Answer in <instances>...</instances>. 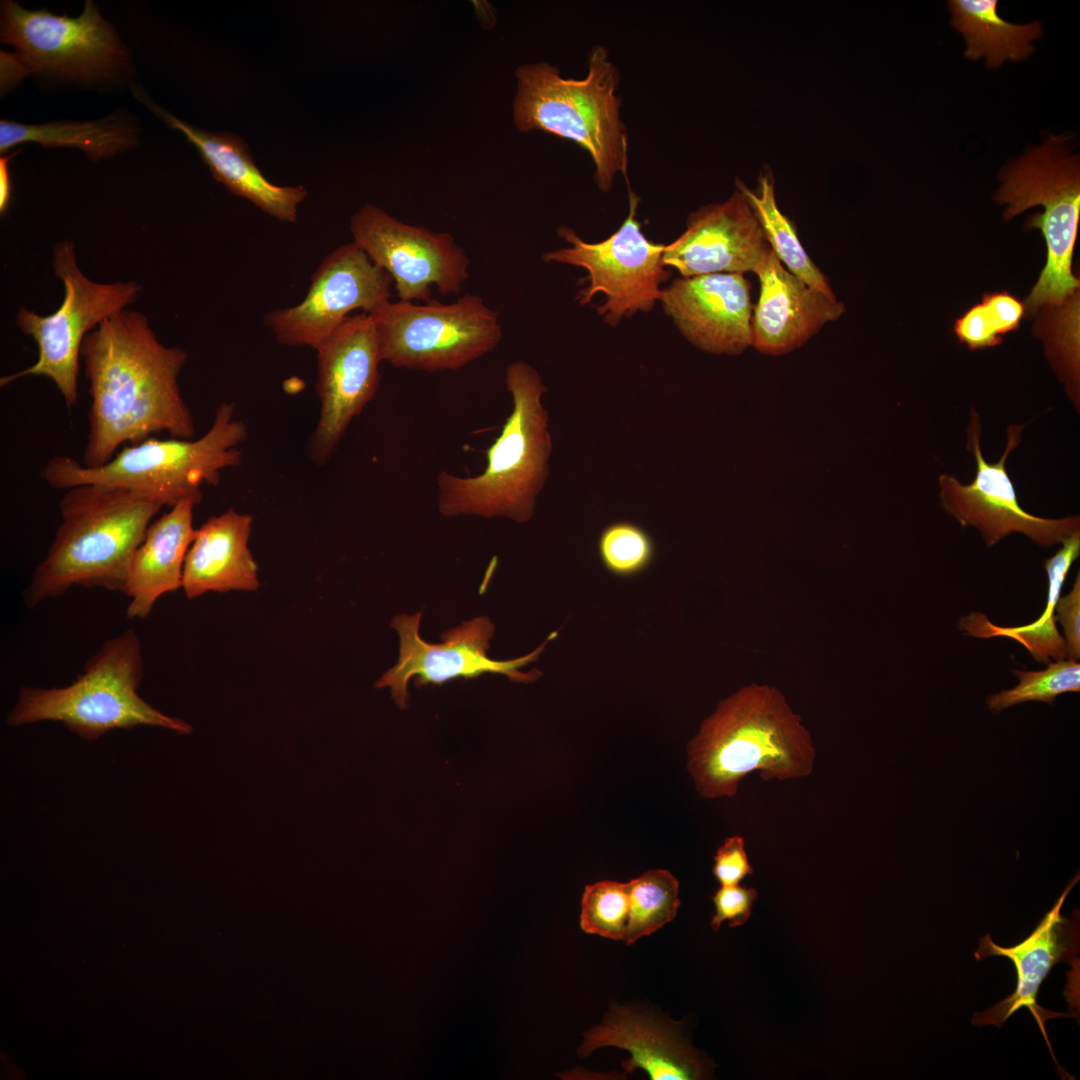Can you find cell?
<instances>
[{
	"label": "cell",
	"instance_id": "1",
	"mask_svg": "<svg viewBox=\"0 0 1080 1080\" xmlns=\"http://www.w3.org/2000/svg\"><path fill=\"white\" fill-rule=\"evenodd\" d=\"M187 357L185 350L162 344L148 318L134 310L112 315L85 336L81 358L91 405L84 466H102L121 446L155 433L194 438L178 384Z\"/></svg>",
	"mask_w": 1080,
	"mask_h": 1080
},
{
	"label": "cell",
	"instance_id": "34",
	"mask_svg": "<svg viewBox=\"0 0 1080 1080\" xmlns=\"http://www.w3.org/2000/svg\"><path fill=\"white\" fill-rule=\"evenodd\" d=\"M954 330L958 339L972 350L996 346L1002 341L996 316L983 301L959 318Z\"/></svg>",
	"mask_w": 1080,
	"mask_h": 1080
},
{
	"label": "cell",
	"instance_id": "21",
	"mask_svg": "<svg viewBox=\"0 0 1080 1080\" xmlns=\"http://www.w3.org/2000/svg\"><path fill=\"white\" fill-rule=\"evenodd\" d=\"M753 272L760 291L752 310L751 345L763 354L782 355L799 348L845 311L835 294L789 272L768 244Z\"/></svg>",
	"mask_w": 1080,
	"mask_h": 1080
},
{
	"label": "cell",
	"instance_id": "12",
	"mask_svg": "<svg viewBox=\"0 0 1080 1080\" xmlns=\"http://www.w3.org/2000/svg\"><path fill=\"white\" fill-rule=\"evenodd\" d=\"M1024 426L1009 425L1002 456L997 462H987L980 445V416L972 407L967 427V449L976 461L974 480L963 484L948 474H942L938 478L939 497L944 510L961 526L977 529L987 546H993L1009 534L1017 532L1042 547H1050L1062 543L1080 530L1078 515L1043 518L1025 511L1020 506L1006 470V461L1019 445Z\"/></svg>",
	"mask_w": 1080,
	"mask_h": 1080
},
{
	"label": "cell",
	"instance_id": "22",
	"mask_svg": "<svg viewBox=\"0 0 1080 1080\" xmlns=\"http://www.w3.org/2000/svg\"><path fill=\"white\" fill-rule=\"evenodd\" d=\"M613 1046L628 1051L626 1073L644 1070L652 1080H700L710 1071L706 1059L682 1036L678 1023L629 1006L611 1004L602 1022L588 1029L580 1056Z\"/></svg>",
	"mask_w": 1080,
	"mask_h": 1080
},
{
	"label": "cell",
	"instance_id": "36",
	"mask_svg": "<svg viewBox=\"0 0 1080 1080\" xmlns=\"http://www.w3.org/2000/svg\"><path fill=\"white\" fill-rule=\"evenodd\" d=\"M712 871L721 886L738 885L753 874L742 836L733 835L724 840L714 856Z\"/></svg>",
	"mask_w": 1080,
	"mask_h": 1080
},
{
	"label": "cell",
	"instance_id": "31",
	"mask_svg": "<svg viewBox=\"0 0 1080 1080\" xmlns=\"http://www.w3.org/2000/svg\"><path fill=\"white\" fill-rule=\"evenodd\" d=\"M1013 674L1019 679L1014 688L987 697V707L993 713L1029 701L1052 704L1058 695L1080 690V664L1067 658L1049 663L1044 670H1014Z\"/></svg>",
	"mask_w": 1080,
	"mask_h": 1080
},
{
	"label": "cell",
	"instance_id": "25",
	"mask_svg": "<svg viewBox=\"0 0 1080 1080\" xmlns=\"http://www.w3.org/2000/svg\"><path fill=\"white\" fill-rule=\"evenodd\" d=\"M195 503L183 501L149 525L132 558L124 594L128 619H145L158 599L182 588L187 552L196 530Z\"/></svg>",
	"mask_w": 1080,
	"mask_h": 1080
},
{
	"label": "cell",
	"instance_id": "9",
	"mask_svg": "<svg viewBox=\"0 0 1080 1080\" xmlns=\"http://www.w3.org/2000/svg\"><path fill=\"white\" fill-rule=\"evenodd\" d=\"M52 265L64 286L62 304L50 315L19 308L17 326L37 344L38 359L28 368L1 377L0 386L25 376H44L54 382L66 407L72 409L79 398V360L85 336L132 304L141 285L135 281L99 283L89 279L80 270L70 241L54 247Z\"/></svg>",
	"mask_w": 1080,
	"mask_h": 1080
},
{
	"label": "cell",
	"instance_id": "4",
	"mask_svg": "<svg viewBox=\"0 0 1080 1080\" xmlns=\"http://www.w3.org/2000/svg\"><path fill=\"white\" fill-rule=\"evenodd\" d=\"M505 384L512 411L486 452L484 470L469 477L447 471L437 475V508L445 517H506L523 523L534 514L552 452L549 416L541 402L547 388L521 360L508 364Z\"/></svg>",
	"mask_w": 1080,
	"mask_h": 1080
},
{
	"label": "cell",
	"instance_id": "37",
	"mask_svg": "<svg viewBox=\"0 0 1080 1080\" xmlns=\"http://www.w3.org/2000/svg\"><path fill=\"white\" fill-rule=\"evenodd\" d=\"M1055 610L1056 620L1063 628L1066 645V658L1078 661L1080 658V574L1074 580L1071 591L1059 597Z\"/></svg>",
	"mask_w": 1080,
	"mask_h": 1080
},
{
	"label": "cell",
	"instance_id": "14",
	"mask_svg": "<svg viewBox=\"0 0 1080 1080\" xmlns=\"http://www.w3.org/2000/svg\"><path fill=\"white\" fill-rule=\"evenodd\" d=\"M353 242L389 274L401 301L428 302L436 286L442 295L458 294L469 278L470 260L447 232L404 223L366 204L350 220Z\"/></svg>",
	"mask_w": 1080,
	"mask_h": 1080
},
{
	"label": "cell",
	"instance_id": "6",
	"mask_svg": "<svg viewBox=\"0 0 1080 1080\" xmlns=\"http://www.w3.org/2000/svg\"><path fill=\"white\" fill-rule=\"evenodd\" d=\"M234 403H222L208 431L198 439L147 438L122 447L106 464L91 468L68 455H56L40 470L51 488L105 484L133 489L158 499L164 507L202 501L203 485L217 486L221 472L241 462L238 446L246 425L234 417Z\"/></svg>",
	"mask_w": 1080,
	"mask_h": 1080
},
{
	"label": "cell",
	"instance_id": "16",
	"mask_svg": "<svg viewBox=\"0 0 1080 1080\" xmlns=\"http://www.w3.org/2000/svg\"><path fill=\"white\" fill-rule=\"evenodd\" d=\"M392 278L354 242L324 257L305 298L269 312L265 325L277 341L316 349L356 309L370 314L390 301Z\"/></svg>",
	"mask_w": 1080,
	"mask_h": 1080
},
{
	"label": "cell",
	"instance_id": "39",
	"mask_svg": "<svg viewBox=\"0 0 1080 1080\" xmlns=\"http://www.w3.org/2000/svg\"><path fill=\"white\" fill-rule=\"evenodd\" d=\"M32 73L29 66L18 54L1 51V91H6L26 75Z\"/></svg>",
	"mask_w": 1080,
	"mask_h": 1080
},
{
	"label": "cell",
	"instance_id": "10",
	"mask_svg": "<svg viewBox=\"0 0 1080 1080\" xmlns=\"http://www.w3.org/2000/svg\"><path fill=\"white\" fill-rule=\"evenodd\" d=\"M370 315L382 359L396 368L458 370L493 351L503 337L499 313L476 294L448 304L388 301Z\"/></svg>",
	"mask_w": 1080,
	"mask_h": 1080
},
{
	"label": "cell",
	"instance_id": "27",
	"mask_svg": "<svg viewBox=\"0 0 1080 1080\" xmlns=\"http://www.w3.org/2000/svg\"><path fill=\"white\" fill-rule=\"evenodd\" d=\"M1080 555V530L1062 541V547L1044 562L1048 578L1046 607L1035 621L1021 626L1003 627L992 623L981 612L961 618L959 628L978 638L1007 637L1022 644L1038 662L1066 659V645L1056 626L1055 606L1066 576Z\"/></svg>",
	"mask_w": 1080,
	"mask_h": 1080
},
{
	"label": "cell",
	"instance_id": "5",
	"mask_svg": "<svg viewBox=\"0 0 1080 1080\" xmlns=\"http://www.w3.org/2000/svg\"><path fill=\"white\" fill-rule=\"evenodd\" d=\"M515 77L513 120L520 132L543 131L579 145L590 155L595 182L603 192L611 189L618 173L628 181L620 77L606 47H592L587 75L581 79L565 78L547 62L522 65Z\"/></svg>",
	"mask_w": 1080,
	"mask_h": 1080
},
{
	"label": "cell",
	"instance_id": "18",
	"mask_svg": "<svg viewBox=\"0 0 1080 1080\" xmlns=\"http://www.w3.org/2000/svg\"><path fill=\"white\" fill-rule=\"evenodd\" d=\"M1079 878L1077 873L1054 906L1020 943L1003 947L994 943L990 934H985L979 940V946L974 952L975 958L982 960L990 956H1001L1010 959L1016 970V986L1010 995L988 1010L975 1013L972 1017L973 1024L995 1025L1000 1028L1016 1011L1027 1008L1036 1019L1050 1048L1044 1028L1045 1021L1070 1015L1042 1008L1037 1003V997L1042 982L1052 968L1060 962H1071L1079 951L1078 913L1076 915L1074 911L1071 917L1061 914L1063 903Z\"/></svg>",
	"mask_w": 1080,
	"mask_h": 1080
},
{
	"label": "cell",
	"instance_id": "28",
	"mask_svg": "<svg viewBox=\"0 0 1080 1080\" xmlns=\"http://www.w3.org/2000/svg\"><path fill=\"white\" fill-rule=\"evenodd\" d=\"M136 140L135 129L113 115L95 121L36 125L0 121L1 153L17 144L35 142L49 148L80 149L91 160L99 161L131 149Z\"/></svg>",
	"mask_w": 1080,
	"mask_h": 1080
},
{
	"label": "cell",
	"instance_id": "17",
	"mask_svg": "<svg viewBox=\"0 0 1080 1080\" xmlns=\"http://www.w3.org/2000/svg\"><path fill=\"white\" fill-rule=\"evenodd\" d=\"M315 350L321 409L311 455L320 463L375 396L383 359L375 322L366 312L348 316Z\"/></svg>",
	"mask_w": 1080,
	"mask_h": 1080
},
{
	"label": "cell",
	"instance_id": "32",
	"mask_svg": "<svg viewBox=\"0 0 1080 1080\" xmlns=\"http://www.w3.org/2000/svg\"><path fill=\"white\" fill-rule=\"evenodd\" d=\"M598 554L603 566L618 577L643 572L653 561L655 546L651 536L632 522H614L603 529L598 539Z\"/></svg>",
	"mask_w": 1080,
	"mask_h": 1080
},
{
	"label": "cell",
	"instance_id": "38",
	"mask_svg": "<svg viewBox=\"0 0 1080 1080\" xmlns=\"http://www.w3.org/2000/svg\"><path fill=\"white\" fill-rule=\"evenodd\" d=\"M995 314L1001 334L1018 328L1024 314L1023 304L1007 292L986 294L982 300Z\"/></svg>",
	"mask_w": 1080,
	"mask_h": 1080
},
{
	"label": "cell",
	"instance_id": "19",
	"mask_svg": "<svg viewBox=\"0 0 1080 1080\" xmlns=\"http://www.w3.org/2000/svg\"><path fill=\"white\" fill-rule=\"evenodd\" d=\"M665 313L699 349L736 355L751 345L753 305L742 273L680 277L662 289Z\"/></svg>",
	"mask_w": 1080,
	"mask_h": 1080
},
{
	"label": "cell",
	"instance_id": "11",
	"mask_svg": "<svg viewBox=\"0 0 1080 1080\" xmlns=\"http://www.w3.org/2000/svg\"><path fill=\"white\" fill-rule=\"evenodd\" d=\"M629 192V212L621 226L600 242H586L568 226L557 229L558 236L569 244L542 255L544 262L562 263L587 271L586 286L576 294L581 305L597 295L604 302L597 312L606 324L617 326L623 317L650 311L660 301L661 283L669 273L662 262L665 245L650 241L636 219L639 197Z\"/></svg>",
	"mask_w": 1080,
	"mask_h": 1080
},
{
	"label": "cell",
	"instance_id": "2",
	"mask_svg": "<svg viewBox=\"0 0 1080 1080\" xmlns=\"http://www.w3.org/2000/svg\"><path fill=\"white\" fill-rule=\"evenodd\" d=\"M163 507L152 496L120 486L67 489L55 537L24 591L26 605L36 607L74 586L124 593L134 553Z\"/></svg>",
	"mask_w": 1080,
	"mask_h": 1080
},
{
	"label": "cell",
	"instance_id": "30",
	"mask_svg": "<svg viewBox=\"0 0 1080 1080\" xmlns=\"http://www.w3.org/2000/svg\"><path fill=\"white\" fill-rule=\"evenodd\" d=\"M627 945L652 934L672 921L680 906L679 882L667 870H649L628 882Z\"/></svg>",
	"mask_w": 1080,
	"mask_h": 1080
},
{
	"label": "cell",
	"instance_id": "35",
	"mask_svg": "<svg viewBox=\"0 0 1080 1080\" xmlns=\"http://www.w3.org/2000/svg\"><path fill=\"white\" fill-rule=\"evenodd\" d=\"M755 888L741 885L721 886L713 895L715 913L710 925L717 932L727 921L730 927L743 925L750 917L755 900Z\"/></svg>",
	"mask_w": 1080,
	"mask_h": 1080
},
{
	"label": "cell",
	"instance_id": "13",
	"mask_svg": "<svg viewBox=\"0 0 1080 1080\" xmlns=\"http://www.w3.org/2000/svg\"><path fill=\"white\" fill-rule=\"evenodd\" d=\"M1 41L16 49L32 73L92 80L109 77L127 60L115 30L90 0L78 17L31 11L4 1Z\"/></svg>",
	"mask_w": 1080,
	"mask_h": 1080
},
{
	"label": "cell",
	"instance_id": "33",
	"mask_svg": "<svg viewBox=\"0 0 1080 1080\" xmlns=\"http://www.w3.org/2000/svg\"><path fill=\"white\" fill-rule=\"evenodd\" d=\"M580 925L584 932L624 940L629 915V885L600 881L585 887Z\"/></svg>",
	"mask_w": 1080,
	"mask_h": 1080
},
{
	"label": "cell",
	"instance_id": "29",
	"mask_svg": "<svg viewBox=\"0 0 1080 1080\" xmlns=\"http://www.w3.org/2000/svg\"><path fill=\"white\" fill-rule=\"evenodd\" d=\"M761 227L764 240L786 269L810 286L834 294L827 278L803 248L792 221L779 209L771 170H763L755 190L741 180L735 181Z\"/></svg>",
	"mask_w": 1080,
	"mask_h": 1080
},
{
	"label": "cell",
	"instance_id": "15",
	"mask_svg": "<svg viewBox=\"0 0 1080 1080\" xmlns=\"http://www.w3.org/2000/svg\"><path fill=\"white\" fill-rule=\"evenodd\" d=\"M422 611L415 615L396 616L391 626L400 639L399 658L375 684L376 688L389 687L392 699L400 708L408 704V682L415 676V684H442L454 678H475L484 673L508 676L516 682H533L541 676L539 670L528 673L520 669L536 661L546 644L557 636V631L531 653L507 661L492 660L487 655L489 640L495 626L488 617H476L463 622L443 634L440 644H430L419 636Z\"/></svg>",
	"mask_w": 1080,
	"mask_h": 1080
},
{
	"label": "cell",
	"instance_id": "7",
	"mask_svg": "<svg viewBox=\"0 0 1080 1080\" xmlns=\"http://www.w3.org/2000/svg\"><path fill=\"white\" fill-rule=\"evenodd\" d=\"M144 675L142 647L133 629L106 640L66 687H22L7 716L10 726L61 722L86 740L137 726L189 734L192 726L147 703L137 692Z\"/></svg>",
	"mask_w": 1080,
	"mask_h": 1080
},
{
	"label": "cell",
	"instance_id": "23",
	"mask_svg": "<svg viewBox=\"0 0 1080 1080\" xmlns=\"http://www.w3.org/2000/svg\"><path fill=\"white\" fill-rule=\"evenodd\" d=\"M132 92L163 122L185 135L197 148L216 181L266 214L282 222L296 221L298 205L307 196L306 189L303 186H278L269 181L254 163L242 138L229 132H209L194 127L157 105L141 87H132Z\"/></svg>",
	"mask_w": 1080,
	"mask_h": 1080
},
{
	"label": "cell",
	"instance_id": "8",
	"mask_svg": "<svg viewBox=\"0 0 1080 1080\" xmlns=\"http://www.w3.org/2000/svg\"><path fill=\"white\" fill-rule=\"evenodd\" d=\"M995 200L1006 204L1005 220L1040 205L1044 210L1027 220V228L1042 231L1047 262L1027 305H1062L1079 288L1071 271L1080 218V157L1068 134H1048L1035 147L1006 165Z\"/></svg>",
	"mask_w": 1080,
	"mask_h": 1080
},
{
	"label": "cell",
	"instance_id": "24",
	"mask_svg": "<svg viewBox=\"0 0 1080 1080\" xmlns=\"http://www.w3.org/2000/svg\"><path fill=\"white\" fill-rule=\"evenodd\" d=\"M253 517L232 508L209 517L186 555L182 589L188 599L208 592L255 591L258 566L248 547Z\"/></svg>",
	"mask_w": 1080,
	"mask_h": 1080
},
{
	"label": "cell",
	"instance_id": "26",
	"mask_svg": "<svg viewBox=\"0 0 1080 1080\" xmlns=\"http://www.w3.org/2000/svg\"><path fill=\"white\" fill-rule=\"evenodd\" d=\"M951 25L962 34L964 56L971 61L985 59L990 69L1005 61L1028 59L1035 51L1032 42L1043 35L1040 22L1014 24L1003 19L996 0H950Z\"/></svg>",
	"mask_w": 1080,
	"mask_h": 1080
},
{
	"label": "cell",
	"instance_id": "3",
	"mask_svg": "<svg viewBox=\"0 0 1080 1080\" xmlns=\"http://www.w3.org/2000/svg\"><path fill=\"white\" fill-rule=\"evenodd\" d=\"M815 748L801 717L775 688L744 687L721 701L687 746V769L698 794L733 797L759 772L765 781L812 773Z\"/></svg>",
	"mask_w": 1080,
	"mask_h": 1080
},
{
	"label": "cell",
	"instance_id": "40",
	"mask_svg": "<svg viewBox=\"0 0 1080 1080\" xmlns=\"http://www.w3.org/2000/svg\"><path fill=\"white\" fill-rule=\"evenodd\" d=\"M20 152L16 150L13 154L8 156H2L0 158V212L4 214L10 204L11 199V175L9 171V161Z\"/></svg>",
	"mask_w": 1080,
	"mask_h": 1080
},
{
	"label": "cell",
	"instance_id": "20",
	"mask_svg": "<svg viewBox=\"0 0 1080 1080\" xmlns=\"http://www.w3.org/2000/svg\"><path fill=\"white\" fill-rule=\"evenodd\" d=\"M766 241L751 207L737 190L721 203L689 214L685 231L665 245L662 262L681 277L753 272Z\"/></svg>",
	"mask_w": 1080,
	"mask_h": 1080
}]
</instances>
